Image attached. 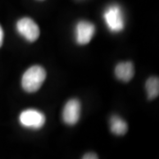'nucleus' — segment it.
I'll list each match as a JSON object with an SVG mask.
<instances>
[{
	"label": "nucleus",
	"mask_w": 159,
	"mask_h": 159,
	"mask_svg": "<svg viewBox=\"0 0 159 159\" xmlns=\"http://www.w3.org/2000/svg\"><path fill=\"white\" fill-rule=\"evenodd\" d=\"M46 79L45 69L40 66L29 67L23 74L21 85L28 93H34L39 89Z\"/></svg>",
	"instance_id": "obj_1"
},
{
	"label": "nucleus",
	"mask_w": 159,
	"mask_h": 159,
	"mask_svg": "<svg viewBox=\"0 0 159 159\" xmlns=\"http://www.w3.org/2000/svg\"><path fill=\"white\" fill-rule=\"evenodd\" d=\"M104 20L111 32H120L125 27L124 15L121 8L117 5L109 6L104 12Z\"/></svg>",
	"instance_id": "obj_2"
},
{
	"label": "nucleus",
	"mask_w": 159,
	"mask_h": 159,
	"mask_svg": "<svg viewBox=\"0 0 159 159\" xmlns=\"http://www.w3.org/2000/svg\"><path fill=\"white\" fill-rule=\"evenodd\" d=\"M16 28L18 32L30 43H34L39 37V27L30 18L25 17L19 20L16 24Z\"/></svg>",
	"instance_id": "obj_3"
},
{
	"label": "nucleus",
	"mask_w": 159,
	"mask_h": 159,
	"mask_svg": "<svg viewBox=\"0 0 159 159\" xmlns=\"http://www.w3.org/2000/svg\"><path fill=\"white\" fill-rule=\"evenodd\" d=\"M20 124L26 127L39 129L45 123V116L41 111L34 109L25 110L20 115Z\"/></svg>",
	"instance_id": "obj_4"
},
{
	"label": "nucleus",
	"mask_w": 159,
	"mask_h": 159,
	"mask_svg": "<svg viewBox=\"0 0 159 159\" xmlns=\"http://www.w3.org/2000/svg\"><path fill=\"white\" fill-rule=\"evenodd\" d=\"M80 116V102L77 99H71L66 103L63 110V120L69 125H75Z\"/></svg>",
	"instance_id": "obj_5"
},
{
	"label": "nucleus",
	"mask_w": 159,
	"mask_h": 159,
	"mask_svg": "<svg viewBox=\"0 0 159 159\" xmlns=\"http://www.w3.org/2000/svg\"><path fill=\"white\" fill-rule=\"evenodd\" d=\"M95 26L91 22L81 20L76 26V41L80 45L88 44L95 34Z\"/></svg>",
	"instance_id": "obj_6"
},
{
	"label": "nucleus",
	"mask_w": 159,
	"mask_h": 159,
	"mask_svg": "<svg viewBox=\"0 0 159 159\" xmlns=\"http://www.w3.org/2000/svg\"><path fill=\"white\" fill-rule=\"evenodd\" d=\"M115 75L119 80L124 82L130 81L134 75V67L133 63L126 61L118 64L115 68Z\"/></svg>",
	"instance_id": "obj_7"
},
{
	"label": "nucleus",
	"mask_w": 159,
	"mask_h": 159,
	"mask_svg": "<svg viewBox=\"0 0 159 159\" xmlns=\"http://www.w3.org/2000/svg\"><path fill=\"white\" fill-rule=\"evenodd\" d=\"M110 125H111V133L116 135H119V136L124 135L128 130V125L126 124V122L124 119L116 115H114L111 118Z\"/></svg>",
	"instance_id": "obj_8"
},
{
	"label": "nucleus",
	"mask_w": 159,
	"mask_h": 159,
	"mask_svg": "<svg viewBox=\"0 0 159 159\" xmlns=\"http://www.w3.org/2000/svg\"><path fill=\"white\" fill-rule=\"evenodd\" d=\"M146 90L148 99L152 100L158 97L159 94V80L158 77H151L146 81Z\"/></svg>",
	"instance_id": "obj_9"
},
{
	"label": "nucleus",
	"mask_w": 159,
	"mask_h": 159,
	"mask_svg": "<svg viewBox=\"0 0 159 159\" xmlns=\"http://www.w3.org/2000/svg\"><path fill=\"white\" fill-rule=\"evenodd\" d=\"M82 159H98V157L97 154L94 152H89L83 156Z\"/></svg>",
	"instance_id": "obj_10"
},
{
	"label": "nucleus",
	"mask_w": 159,
	"mask_h": 159,
	"mask_svg": "<svg viewBox=\"0 0 159 159\" xmlns=\"http://www.w3.org/2000/svg\"><path fill=\"white\" fill-rule=\"evenodd\" d=\"M3 40H4V31L0 26V47L3 44Z\"/></svg>",
	"instance_id": "obj_11"
}]
</instances>
